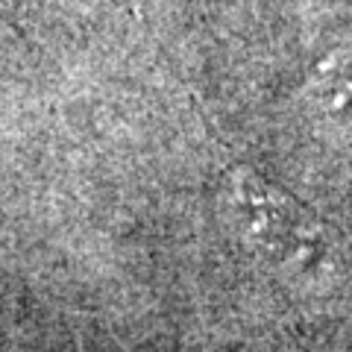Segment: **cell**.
Returning a JSON list of instances; mask_svg holds the SVG:
<instances>
[{
  "label": "cell",
  "instance_id": "6da1fadb",
  "mask_svg": "<svg viewBox=\"0 0 352 352\" xmlns=\"http://www.w3.org/2000/svg\"><path fill=\"white\" fill-rule=\"evenodd\" d=\"M220 206L238 241L267 267L308 285H320L338 273V238L320 217L256 170H226L220 179Z\"/></svg>",
  "mask_w": 352,
  "mask_h": 352
},
{
  "label": "cell",
  "instance_id": "7a4b0ae2",
  "mask_svg": "<svg viewBox=\"0 0 352 352\" xmlns=\"http://www.w3.org/2000/svg\"><path fill=\"white\" fill-rule=\"evenodd\" d=\"M311 88L317 94V106L329 112L332 118L346 115V97H349V56L346 47L332 50L320 56L317 62V74L311 80Z\"/></svg>",
  "mask_w": 352,
  "mask_h": 352
}]
</instances>
